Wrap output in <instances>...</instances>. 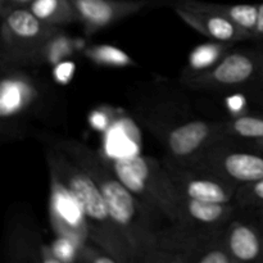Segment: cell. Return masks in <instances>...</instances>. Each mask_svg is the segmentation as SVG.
Returning a JSON list of instances; mask_svg holds the SVG:
<instances>
[{
	"label": "cell",
	"mask_w": 263,
	"mask_h": 263,
	"mask_svg": "<svg viewBox=\"0 0 263 263\" xmlns=\"http://www.w3.org/2000/svg\"><path fill=\"white\" fill-rule=\"evenodd\" d=\"M79 164L99 187L110 216L133 251L135 262H145L156 251L158 233L163 226L115 174L107 159L79 140L55 144Z\"/></svg>",
	"instance_id": "cell-1"
},
{
	"label": "cell",
	"mask_w": 263,
	"mask_h": 263,
	"mask_svg": "<svg viewBox=\"0 0 263 263\" xmlns=\"http://www.w3.org/2000/svg\"><path fill=\"white\" fill-rule=\"evenodd\" d=\"M50 176L72 193L81 208L90 241L104 249L118 263H134L133 251L110 216L103 194L91 177L57 145L46 151Z\"/></svg>",
	"instance_id": "cell-2"
},
{
	"label": "cell",
	"mask_w": 263,
	"mask_h": 263,
	"mask_svg": "<svg viewBox=\"0 0 263 263\" xmlns=\"http://www.w3.org/2000/svg\"><path fill=\"white\" fill-rule=\"evenodd\" d=\"M107 162L154 218L158 221L162 218L168 223L181 221V195L163 162L146 156L123 157Z\"/></svg>",
	"instance_id": "cell-3"
},
{
	"label": "cell",
	"mask_w": 263,
	"mask_h": 263,
	"mask_svg": "<svg viewBox=\"0 0 263 263\" xmlns=\"http://www.w3.org/2000/svg\"><path fill=\"white\" fill-rule=\"evenodd\" d=\"M225 229L168 223L158 233L156 251L145 262L233 263L225 246Z\"/></svg>",
	"instance_id": "cell-4"
},
{
	"label": "cell",
	"mask_w": 263,
	"mask_h": 263,
	"mask_svg": "<svg viewBox=\"0 0 263 263\" xmlns=\"http://www.w3.org/2000/svg\"><path fill=\"white\" fill-rule=\"evenodd\" d=\"M0 15L2 68H20L41 62L61 30L43 22L28 7H0Z\"/></svg>",
	"instance_id": "cell-5"
},
{
	"label": "cell",
	"mask_w": 263,
	"mask_h": 263,
	"mask_svg": "<svg viewBox=\"0 0 263 263\" xmlns=\"http://www.w3.org/2000/svg\"><path fill=\"white\" fill-rule=\"evenodd\" d=\"M194 91L217 94H263V49H231L210 71L181 80Z\"/></svg>",
	"instance_id": "cell-6"
},
{
	"label": "cell",
	"mask_w": 263,
	"mask_h": 263,
	"mask_svg": "<svg viewBox=\"0 0 263 263\" xmlns=\"http://www.w3.org/2000/svg\"><path fill=\"white\" fill-rule=\"evenodd\" d=\"M233 140L215 144L189 164L203 167L236 186L263 179L262 152L239 148Z\"/></svg>",
	"instance_id": "cell-7"
},
{
	"label": "cell",
	"mask_w": 263,
	"mask_h": 263,
	"mask_svg": "<svg viewBox=\"0 0 263 263\" xmlns=\"http://www.w3.org/2000/svg\"><path fill=\"white\" fill-rule=\"evenodd\" d=\"M164 167L177 192L185 198L200 202L235 203L239 186L226 181L203 167L164 159Z\"/></svg>",
	"instance_id": "cell-8"
},
{
	"label": "cell",
	"mask_w": 263,
	"mask_h": 263,
	"mask_svg": "<svg viewBox=\"0 0 263 263\" xmlns=\"http://www.w3.org/2000/svg\"><path fill=\"white\" fill-rule=\"evenodd\" d=\"M225 246L234 263H263V222L256 211L239 208L225 229Z\"/></svg>",
	"instance_id": "cell-9"
},
{
	"label": "cell",
	"mask_w": 263,
	"mask_h": 263,
	"mask_svg": "<svg viewBox=\"0 0 263 263\" xmlns=\"http://www.w3.org/2000/svg\"><path fill=\"white\" fill-rule=\"evenodd\" d=\"M50 220L61 238L69 239L80 247L89 243L86 223L76 198L54 176H50Z\"/></svg>",
	"instance_id": "cell-10"
},
{
	"label": "cell",
	"mask_w": 263,
	"mask_h": 263,
	"mask_svg": "<svg viewBox=\"0 0 263 263\" xmlns=\"http://www.w3.org/2000/svg\"><path fill=\"white\" fill-rule=\"evenodd\" d=\"M151 3L152 0H74L73 4L85 33L90 36L151 7Z\"/></svg>",
	"instance_id": "cell-11"
},
{
	"label": "cell",
	"mask_w": 263,
	"mask_h": 263,
	"mask_svg": "<svg viewBox=\"0 0 263 263\" xmlns=\"http://www.w3.org/2000/svg\"><path fill=\"white\" fill-rule=\"evenodd\" d=\"M172 8L185 23L213 41L235 44L252 39L247 31L223 15L190 7L184 2L176 3Z\"/></svg>",
	"instance_id": "cell-12"
},
{
	"label": "cell",
	"mask_w": 263,
	"mask_h": 263,
	"mask_svg": "<svg viewBox=\"0 0 263 263\" xmlns=\"http://www.w3.org/2000/svg\"><path fill=\"white\" fill-rule=\"evenodd\" d=\"M238 210L236 203L200 202L181 195V221L179 222L223 229L228 226Z\"/></svg>",
	"instance_id": "cell-13"
},
{
	"label": "cell",
	"mask_w": 263,
	"mask_h": 263,
	"mask_svg": "<svg viewBox=\"0 0 263 263\" xmlns=\"http://www.w3.org/2000/svg\"><path fill=\"white\" fill-rule=\"evenodd\" d=\"M181 2L198 9L223 15L243 28L244 31H247L252 36V39L256 36L259 4H221V3L202 2V0H181Z\"/></svg>",
	"instance_id": "cell-14"
},
{
	"label": "cell",
	"mask_w": 263,
	"mask_h": 263,
	"mask_svg": "<svg viewBox=\"0 0 263 263\" xmlns=\"http://www.w3.org/2000/svg\"><path fill=\"white\" fill-rule=\"evenodd\" d=\"M28 9L43 22L54 27H63L80 22L79 13L72 0H33Z\"/></svg>",
	"instance_id": "cell-15"
},
{
	"label": "cell",
	"mask_w": 263,
	"mask_h": 263,
	"mask_svg": "<svg viewBox=\"0 0 263 263\" xmlns=\"http://www.w3.org/2000/svg\"><path fill=\"white\" fill-rule=\"evenodd\" d=\"M233 45L234 44L216 41L213 44L197 46L190 54L189 63H187L186 69H184L182 72L181 80L190 79V77L210 71L233 49Z\"/></svg>",
	"instance_id": "cell-16"
},
{
	"label": "cell",
	"mask_w": 263,
	"mask_h": 263,
	"mask_svg": "<svg viewBox=\"0 0 263 263\" xmlns=\"http://www.w3.org/2000/svg\"><path fill=\"white\" fill-rule=\"evenodd\" d=\"M229 138L238 140H263V116L244 115L226 120Z\"/></svg>",
	"instance_id": "cell-17"
},
{
	"label": "cell",
	"mask_w": 263,
	"mask_h": 263,
	"mask_svg": "<svg viewBox=\"0 0 263 263\" xmlns=\"http://www.w3.org/2000/svg\"><path fill=\"white\" fill-rule=\"evenodd\" d=\"M87 58L99 66L107 67H127L133 66L134 62L127 54L121 49L112 45H92L85 51Z\"/></svg>",
	"instance_id": "cell-18"
},
{
	"label": "cell",
	"mask_w": 263,
	"mask_h": 263,
	"mask_svg": "<svg viewBox=\"0 0 263 263\" xmlns=\"http://www.w3.org/2000/svg\"><path fill=\"white\" fill-rule=\"evenodd\" d=\"M235 203L243 210H257L263 207V179L240 185L236 190Z\"/></svg>",
	"instance_id": "cell-19"
},
{
	"label": "cell",
	"mask_w": 263,
	"mask_h": 263,
	"mask_svg": "<svg viewBox=\"0 0 263 263\" xmlns=\"http://www.w3.org/2000/svg\"><path fill=\"white\" fill-rule=\"evenodd\" d=\"M256 40H263V3L259 4V13H258V25H257Z\"/></svg>",
	"instance_id": "cell-20"
},
{
	"label": "cell",
	"mask_w": 263,
	"mask_h": 263,
	"mask_svg": "<svg viewBox=\"0 0 263 263\" xmlns=\"http://www.w3.org/2000/svg\"><path fill=\"white\" fill-rule=\"evenodd\" d=\"M33 0H2V7H28Z\"/></svg>",
	"instance_id": "cell-21"
},
{
	"label": "cell",
	"mask_w": 263,
	"mask_h": 263,
	"mask_svg": "<svg viewBox=\"0 0 263 263\" xmlns=\"http://www.w3.org/2000/svg\"><path fill=\"white\" fill-rule=\"evenodd\" d=\"M181 0H152L151 8H159V7H172L176 3Z\"/></svg>",
	"instance_id": "cell-22"
},
{
	"label": "cell",
	"mask_w": 263,
	"mask_h": 263,
	"mask_svg": "<svg viewBox=\"0 0 263 263\" xmlns=\"http://www.w3.org/2000/svg\"><path fill=\"white\" fill-rule=\"evenodd\" d=\"M252 143V146H253V149H256V151H259L263 153V140H258V141H251Z\"/></svg>",
	"instance_id": "cell-23"
},
{
	"label": "cell",
	"mask_w": 263,
	"mask_h": 263,
	"mask_svg": "<svg viewBox=\"0 0 263 263\" xmlns=\"http://www.w3.org/2000/svg\"><path fill=\"white\" fill-rule=\"evenodd\" d=\"M257 212V215H258V217L261 218V221L263 222V207L262 208H257V210H254Z\"/></svg>",
	"instance_id": "cell-24"
},
{
	"label": "cell",
	"mask_w": 263,
	"mask_h": 263,
	"mask_svg": "<svg viewBox=\"0 0 263 263\" xmlns=\"http://www.w3.org/2000/svg\"><path fill=\"white\" fill-rule=\"evenodd\" d=\"M72 2H74V0H72Z\"/></svg>",
	"instance_id": "cell-25"
}]
</instances>
